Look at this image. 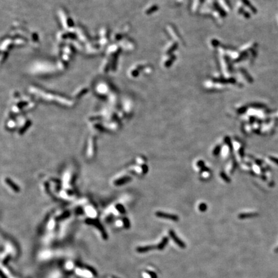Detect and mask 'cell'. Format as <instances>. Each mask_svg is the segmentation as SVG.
<instances>
[{
  "label": "cell",
  "mask_w": 278,
  "mask_h": 278,
  "mask_svg": "<svg viewBox=\"0 0 278 278\" xmlns=\"http://www.w3.org/2000/svg\"><path fill=\"white\" fill-rule=\"evenodd\" d=\"M147 273H148V274H149V275L151 276V278H157V274H156L154 272H153L148 271Z\"/></svg>",
  "instance_id": "8fae6325"
},
{
  "label": "cell",
  "mask_w": 278,
  "mask_h": 278,
  "mask_svg": "<svg viewBox=\"0 0 278 278\" xmlns=\"http://www.w3.org/2000/svg\"><path fill=\"white\" fill-rule=\"evenodd\" d=\"M156 216L158 218L163 219H167V220H171L172 221H177L179 220V218L177 215L172 214L166 213V212H161V211H158L155 213Z\"/></svg>",
  "instance_id": "7a4b0ae2"
},
{
  "label": "cell",
  "mask_w": 278,
  "mask_h": 278,
  "mask_svg": "<svg viewBox=\"0 0 278 278\" xmlns=\"http://www.w3.org/2000/svg\"><path fill=\"white\" fill-rule=\"evenodd\" d=\"M157 248V246L154 245H148L143 247H139L137 248V251L139 252H146L149 250Z\"/></svg>",
  "instance_id": "277c9868"
},
{
  "label": "cell",
  "mask_w": 278,
  "mask_h": 278,
  "mask_svg": "<svg viewBox=\"0 0 278 278\" xmlns=\"http://www.w3.org/2000/svg\"><path fill=\"white\" fill-rule=\"evenodd\" d=\"M197 166L199 167L201 169V170L203 171H209V169L207 168V167H205V163L202 160H199L197 162Z\"/></svg>",
  "instance_id": "8992f818"
},
{
  "label": "cell",
  "mask_w": 278,
  "mask_h": 278,
  "mask_svg": "<svg viewBox=\"0 0 278 278\" xmlns=\"http://www.w3.org/2000/svg\"><path fill=\"white\" fill-rule=\"evenodd\" d=\"M220 176H221V177L222 178V179L225 181H226V182L227 183L230 182V178L224 172H221V173H220Z\"/></svg>",
  "instance_id": "ba28073f"
},
{
  "label": "cell",
  "mask_w": 278,
  "mask_h": 278,
  "mask_svg": "<svg viewBox=\"0 0 278 278\" xmlns=\"http://www.w3.org/2000/svg\"><path fill=\"white\" fill-rule=\"evenodd\" d=\"M169 241V238L167 237H163L162 238V241L158 243L157 245V248L160 250H162L163 249H164V248L166 247V246L167 245V244L168 243Z\"/></svg>",
  "instance_id": "3957f363"
},
{
  "label": "cell",
  "mask_w": 278,
  "mask_h": 278,
  "mask_svg": "<svg viewBox=\"0 0 278 278\" xmlns=\"http://www.w3.org/2000/svg\"><path fill=\"white\" fill-rule=\"evenodd\" d=\"M142 170H143V173H144V174L146 173V172L148 171V167L145 164L143 165L142 166Z\"/></svg>",
  "instance_id": "7c38bea8"
},
{
  "label": "cell",
  "mask_w": 278,
  "mask_h": 278,
  "mask_svg": "<svg viewBox=\"0 0 278 278\" xmlns=\"http://www.w3.org/2000/svg\"><path fill=\"white\" fill-rule=\"evenodd\" d=\"M220 151H221V147H220V145H217V146L215 147V148L214 149L212 153H213V154L214 156H217L218 155L219 153H220Z\"/></svg>",
  "instance_id": "30bf717a"
},
{
  "label": "cell",
  "mask_w": 278,
  "mask_h": 278,
  "mask_svg": "<svg viewBox=\"0 0 278 278\" xmlns=\"http://www.w3.org/2000/svg\"><path fill=\"white\" fill-rule=\"evenodd\" d=\"M198 208L201 212H205L207 209V205L205 203H202L198 206Z\"/></svg>",
  "instance_id": "9c48e42d"
},
{
  "label": "cell",
  "mask_w": 278,
  "mask_h": 278,
  "mask_svg": "<svg viewBox=\"0 0 278 278\" xmlns=\"http://www.w3.org/2000/svg\"><path fill=\"white\" fill-rule=\"evenodd\" d=\"M169 234L170 237L171 238V239L174 241L175 243L179 247H180L181 248H186V245L185 243L181 240V239L178 238L177 236V235L176 234V233L173 231L172 230H169Z\"/></svg>",
  "instance_id": "6da1fadb"
},
{
  "label": "cell",
  "mask_w": 278,
  "mask_h": 278,
  "mask_svg": "<svg viewBox=\"0 0 278 278\" xmlns=\"http://www.w3.org/2000/svg\"><path fill=\"white\" fill-rule=\"evenodd\" d=\"M225 142L227 144V145L229 146V149H230V151L232 152V151H233V145H232V144L231 140H230V137H229V136H225Z\"/></svg>",
  "instance_id": "52a82bcc"
},
{
  "label": "cell",
  "mask_w": 278,
  "mask_h": 278,
  "mask_svg": "<svg viewBox=\"0 0 278 278\" xmlns=\"http://www.w3.org/2000/svg\"><path fill=\"white\" fill-rule=\"evenodd\" d=\"M257 215V214L254 213H241L238 215V218L239 219H246L249 218L254 217Z\"/></svg>",
  "instance_id": "5b68a950"
},
{
  "label": "cell",
  "mask_w": 278,
  "mask_h": 278,
  "mask_svg": "<svg viewBox=\"0 0 278 278\" xmlns=\"http://www.w3.org/2000/svg\"><path fill=\"white\" fill-rule=\"evenodd\" d=\"M239 154H240L241 157H243V156H244V154H243V147L240 148V149H239Z\"/></svg>",
  "instance_id": "4fadbf2b"
}]
</instances>
